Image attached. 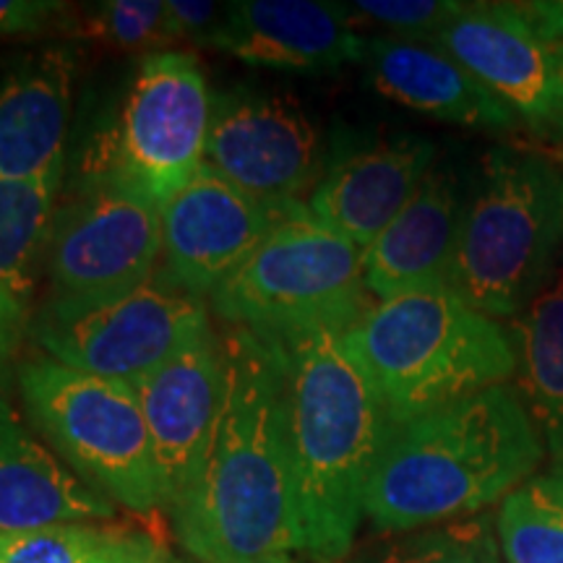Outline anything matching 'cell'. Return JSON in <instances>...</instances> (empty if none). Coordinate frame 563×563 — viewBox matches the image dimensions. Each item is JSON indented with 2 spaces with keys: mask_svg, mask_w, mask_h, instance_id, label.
<instances>
[{
  "mask_svg": "<svg viewBox=\"0 0 563 563\" xmlns=\"http://www.w3.org/2000/svg\"><path fill=\"white\" fill-rule=\"evenodd\" d=\"M230 3L214 0H165L167 9V34L175 42H194L199 47H209L211 37L228 16Z\"/></svg>",
  "mask_w": 563,
  "mask_h": 563,
  "instance_id": "cell-28",
  "label": "cell"
},
{
  "mask_svg": "<svg viewBox=\"0 0 563 563\" xmlns=\"http://www.w3.org/2000/svg\"><path fill=\"white\" fill-rule=\"evenodd\" d=\"M211 91L188 53L144 55L115 121L91 139L81 191L110 188L162 209L207 162Z\"/></svg>",
  "mask_w": 563,
  "mask_h": 563,
  "instance_id": "cell-7",
  "label": "cell"
},
{
  "mask_svg": "<svg viewBox=\"0 0 563 563\" xmlns=\"http://www.w3.org/2000/svg\"><path fill=\"white\" fill-rule=\"evenodd\" d=\"M553 47H555V53H559V58L563 63V45H553Z\"/></svg>",
  "mask_w": 563,
  "mask_h": 563,
  "instance_id": "cell-32",
  "label": "cell"
},
{
  "mask_svg": "<svg viewBox=\"0 0 563 563\" xmlns=\"http://www.w3.org/2000/svg\"><path fill=\"white\" fill-rule=\"evenodd\" d=\"M545 446L509 384L394 422L373 467L365 517L382 532L475 517L530 481Z\"/></svg>",
  "mask_w": 563,
  "mask_h": 563,
  "instance_id": "cell-2",
  "label": "cell"
},
{
  "mask_svg": "<svg viewBox=\"0 0 563 563\" xmlns=\"http://www.w3.org/2000/svg\"><path fill=\"white\" fill-rule=\"evenodd\" d=\"M433 159V141L418 136L342 154L321 173L308 211L365 251L407 207Z\"/></svg>",
  "mask_w": 563,
  "mask_h": 563,
  "instance_id": "cell-17",
  "label": "cell"
},
{
  "mask_svg": "<svg viewBox=\"0 0 563 563\" xmlns=\"http://www.w3.org/2000/svg\"><path fill=\"white\" fill-rule=\"evenodd\" d=\"M207 165L277 220L308 209L321 180L319 131L287 97L224 95L211 108Z\"/></svg>",
  "mask_w": 563,
  "mask_h": 563,
  "instance_id": "cell-11",
  "label": "cell"
},
{
  "mask_svg": "<svg viewBox=\"0 0 563 563\" xmlns=\"http://www.w3.org/2000/svg\"><path fill=\"white\" fill-rule=\"evenodd\" d=\"M63 173L32 180L0 178V285L30 300L55 222Z\"/></svg>",
  "mask_w": 563,
  "mask_h": 563,
  "instance_id": "cell-23",
  "label": "cell"
},
{
  "mask_svg": "<svg viewBox=\"0 0 563 563\" xmlns=\"http://www.w3.org/2000/svg\"><path fill=\"white\" fill-rule=\"evenodd\" d=\"M0 563H173V555L139 527L70 522L0 534Z\"/></svg>",
  "mask_w": 563,
  "mask_h": 563,
  "instance_id": "cell-22",
  "label": "cell"
},
{
  "mask_svg": "<svg viewBox=\"0 0 563 563\" xmlns=\"http://www.w3.org/2000/svg\"><path fill=\"white\" fill-rule=\"evenodd\" d=\"M470 186L454 167H431L426 180L363 251L365 287L378 300L449 285Z\"/></svg>",
  "mask_w": 563,
  "mask_h": 563,
  "instance_id": "cell-16",
  "label": "cell"
},
{
  "mask_svg": "<svg viewBox=\"0 0 563 563\" xmlns=\"http://www.w3.org/2000/svg\"><path fill=\"white\" fill-rule=\"evenodd\" d=\"M74 70L76 58L66 47H45L0 76V178L32 180L66 170Z\"/></svg>",
  "mask_w": 563,
  "mask_h": 563,
  "instance_id": "cell-19",
  "label": "cell"
},
{
  "mask_svg": "<svg viewBox=\"0 0 563 563\" xmlns=\"http://www.w3.org/2000/svg\"><path fill=\"white\" fill-rule=\"evenodd\" d=\"M207 329L211 327L201 298L165 277L84 306L45 302L32 323L34 340L47 357L131 386Z\"/></svg>",
  "mask_w": 563,
  "mask_h": 563,
  "instance_id": "cell-9",
  "label": "cell"
},
{
  "mask_svg": "<svg viewBox=\"0 0 563 563\" xmlns=\"http://www.w3.org/2000/svg\"><path fill=\"white\" fill-rule=\"evenodd\" d=\"M285 371V422L302 553L340 561L365 517L373 467L389 435V412L342 332L272 336Z\"/></svg>",
  "mask_w": 563,
  "mask_h": 563,
  "instance_id": "cell-3",
  "label": "cell"
},
{
  "mask_svg": "<svg viewBox=\"0 0 563 563\" xmlns=\"http://www.w3.org/2000/svg\"><path fill=\"white\" fill-rule=\"evenodd\" d=\"M211 308L230 327L277 340L313 329L347 332L368 311L363 249L308 209L295 211L211 292Z\"/></svg>",
  "mask_w": 563,
  "mask_h": 563,
  "instance_id": "cell-6",
  "label": "cell"
},
{
  "mask_svg": "<svg viewBox=\"0 0 563 563\" xmlns=\"http://www.w3.org/2000/svg\"><path fill=\"white\" fill-rule=\"evenodd\" d=\"M220 410L178 501L180 545L201 563H292L302 553L279 344L232 327Z\"/></svg>",
  "mask_w": 563,
  "mask_h": 563,
  "instance_id": "cell-1",
  "label": "cell"
},
{
  "mask_svg": "<svg viewBox=\"0 0 563 563\" xmlns=\"http://www.w3.org/2000/svg\"><path fill=\"white\" fill-rule=\"evenodd\" d=\"M60 9L66 5L55 0H0V40L40 34Z\"/></svg>",
  "mask_w": 563,
  "mask_h": 563,
  "instance_id": "cell-29",
  "label": "cell"
},
{
  "mask_svg": "<svg viewBox=\"0 0 563 563\" xmlns=\"http://www.w3.org/2000/svg\"><path fill=\"white\" fill-rule=\"evenodd\" d=\"M209 47L249 66L327 74L361 63L365 37L342 3L313 0H238Z\"/></svg>",
  "mask_w": 563,
  "mask_h": 563,
  "instance_id": "cell-14",
  "label": "cell"
},
{
  "mask_svg": "<svg viewBox=\"0 0 563 563\" xmlns=\"http://www.w3.org/2000/svg\"><path fill=\"white\" fill-rule=\"evenodd\" d=\"M501 543L490 517L449 519L405 532H384L363 545L352 563H501Z\"/></svg>",
  "mask_w": 563,
  "mask_h": 563,
  "instance_id": "cell-25",
  "label": "cell"
},
{
  "mask_svg": "<svg viewBox=\"0 0 563 563\" xmlns=\"http://www.w3.org/2000/svg\"><path fill=\"white\" fill-rule=\"evenodd\" d=\"M115 504L30 433L0 399V534L70 522H104Z\"/></svg>",
  "mask_w": 563,
  "mask_h": 563,
  "instance_id": "cell-20",
  "label": "cell"
},
{
  "mask_svg": "<svg viewBox=\"0 0 563 563\" xmlns=\"http://www.w3.org/2000/svg\"><path fill=\"white\" fill-rule=\"evenodd\" d=\"M342 340L391 426L509 384L517 373L506 327L449 285L373 302Z\"/></svg>",
  "mask_w": 563,
  "mask_h": 563,
  "instance_id": "cell-4",
  "label": "cell"
},
{
  "mask_svg": "<svg viewBox=\"0 0 563 563\" xmlns=\"http://www.w3.org/2000/svg\"><path fill=\"white\" fill-rule=\"evenodd\" d=\"M361 63L378 95L435 121L483 131H517L522 125L501 97L433 42L376 34L365 37Z\"/></svg>",
  "mask_w": 563,
  "mask_h": 563,
  "instance_id": "cell-18",
  "label": "cell"
},
{
  "mask_svg": "<svg viewBox=\"0 0 563 563\" xmlns=\"http://www.w3.org/2000/svg\"><path fill=\"white\" fill-rule=\"evenodd\" d=\"M519 397L555 467H563V249L532 300L506 321Z\"/></svg>",
  "mask_w": 563,
  "mask_h": 563,
  "instance_id": "cell-21",
  "label": "cell"
},
{
  "mask_svg": "<svg viewBox=\"0 0 563 563\" xmlns=\"http://www.w3.org/2000/svg\"><path fill=\"white\" fill-rule=\"evenodd\" d=\"M19 386L34 426L81 481L131 511L170 509L131 384L34 357L19 368Z\"/></svg>",
  "mask_w": 563,
  "mask_h": 563,
  "instance_id": "cell-8",
  "label": "cell"
},
{
  "mask_svg": "<svg viewBox=\"0 0 563 563\" xmlns=\"http://www.w3.org/2000/svg\"><path fill=\"white\" fill-rule=\"evenodd\" d=\"M506 563H563V467L532 475L498 506Z\"/></svg>",
  "mask_w": 563,
  "mask_h": 563,
  "instance_id": "cell-24",
  "label": "cell"
},
{
  "mask_svg": "<svg viewBox=\"0 0 563 563\" xmlns=\"http://www.w3.org/2000/svg\"><path fill=\"white\" fill-rule=\"evenodd\" d=\"M563 249V170L538 152L498 146L470 186L449 287L490 319L511 321Z\"/></svg>",
  "mask_w": 563,
  "mask_h": 563,
  "instance_id": "cell-5",
  "label": "cell"
},
{
  "mask_svg": "<svg viewBox=\"0 0 563 563\" xmlns=\"http://www.w3.org/2000/svg\"><path fill=\"white\" fill-rule=\"evenodd\" d=\"M224 378L222 340L211 329L133 384L170 509L191 477L220 410Z\"/></svg>",
  "mask_w": 563,
  "mask_h": 563,
  "instance_id": "cell-15",
  "label": "cell"
},
{
  "mask_svg": "<svg viewBox=\"0 0 563 563\" xmlns=\"http://www.w3.org/2000/svg\"><path fill=\"white\" fill-rule=\"evenodd\" d=\"M26 323V302L0 285V363L16 350Z\"/></svg>",
  "mask_w": 563,
  "mask_h": 563,
  "instance_id": "cell-31",
  "label": "cell"
},
{
  "mask_svg": "<svg viewBox=\"0 0 563 563\" xmlns=\"http://www.w3.org/2000/svg\"><path fill=\"white\" fill-rule=\"evenodd\" d=\"M162 209L139 196L89 188L55 211L45 253L47 302L84 306L131 292L154 277Z\"/></svg>",
  "mask_w": 563,
  "mask_h": 563,
  "instance_id": "cell-10",
  "label": "cell"
},
{
  "mask_svg": "<svg viewBox=\"0 0 563 563\" xmlns=\"http://www.w3.org/2000/svg\"><path fill=\"white\" fill-rule=\"evenodd\" d=\"M277 217L207 162L162 207V277L180 290L209 295L264 243Z\"/></svg>",
  "mask_w": 563,
  "mask_h": 563,
  "instance_id": "cell-13",
  "label": "cell"
},
{
  "mask_svg": "<svg viewBox=\"0 0 563 563\" xmlns=\"http://www.w3.org/2000/svg\"><path fill=\"white\" fill-rule=\"evenodd\" d=\"M511 5L540 40L548 45H563V0H532V3Z\"/></svg>",
  "mask_w": 563,
  "mask_h": 563,
  "instance_id": "cell-30",
  "label": "cell"
},
{
  "mask_svg": "<svg viewBox=\"0 0 563 563\" xmlns=\"http://www.w3.org/2000/svg\"><path fill=\"white\" fill-rule=\"evenodd\" d=\"M538 133L563 139V63L511 3H462L433 40Z\"/></svg>",
  "mask_w": 563,
  "mask_h": 563,
  "instance_id": "cell-12",
  "label": "cell"
},
{
  "mask_svg": "<svg viewBox=\"0 0 563 563\" xmlns=\"http://www.w3.org/2000/svg\"><path fill=\"white\" fill-rule=\"evenodd\" d=\"M347 19L361 32V26H376L389 32V37L433 42L443 26L460 13L462 3L454 0H355L342 3Z\"/></svg>",
  "mask_w": 563,
  "mask_h": 563,
  "instance_id": "cell-27",
  "label": "cell"
},
{
  "mask_svg": "<svg viewBox=\"0 0 563 563\" xmlns=\"http://www.w3.org/2000/svg\"><path fill=\"white\" fill-rule=\"evenodd\" d=\"M68 30L115 51L165 53L173 45L167 34L165 0H104L70 16Z\"/></svg>",
  "mask_w": 563,
  "mask_h": 563,
  "instance_id": "cell-26",
  "label": "cell"
}]
</instances>
